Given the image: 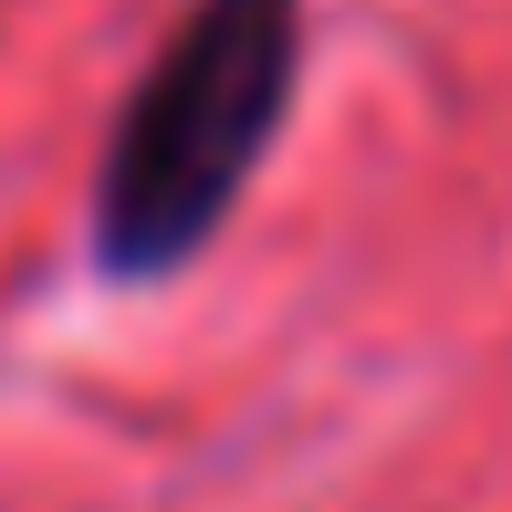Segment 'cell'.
<instances>
[{
    "instance_id": "1",
    "label": "cell",
    "mask_w": 512,
    "mask_h": 512,
    "mask_svg": "<svg viewBox=\"0 0 512 512\" xmlns=\"http://www.w3.org/2000/svg\"><path fill=\"white\" fill-rule=\"evenodd\" d=\"M293 95H304V0H189L95 147L84 251L105 283H178L283 147Z\"/></svg>"
}]
</instances>
